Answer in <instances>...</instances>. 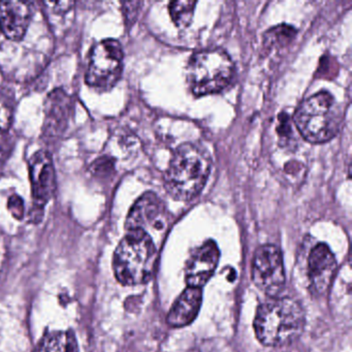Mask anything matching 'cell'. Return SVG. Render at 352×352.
I'll use <instances>...</instances> for the list:
<instances>
[{
  "label": "cell",
  "instance_id": "cell-11",
  "mask_svg": "<svg viewBox=\"0 0 352 352\" xmlns=\"http://www.w3.org/2000/svg\"><path fill=\"white\" fill-rule=\"evenodd\" d=\"M220 252L214 241H208L191 255L187 263L186 282L190 287L201 288L213 276Z\"/></svg>",
  "mask_w": 352,
  "mask_h": 352
},
{
  "label": "cell",
  "instance_id": "cell-13",
  "mask_svg": "<svg viewBox=\"0 0 352 352\" xmlns=\"http://www.w3.org/2000/svg\"><path fill=\"white\" fill-rule=\"evenodd\" d=\"M32 19L30 5L22 1H0V30L9 40L25 36Z\"/></svg>",
  "mask_w": 352,
  "mask_h": 352
},
{
  "label": "cell",
  "instance_id": "cell-18",
  "mask_svg": "<svg viewBox=\"0 0 352 352\" xmlns=\"http://www.w3.org/2000/svg\"><path fill=\"white\" fill-rule=\"evenodd\" d=\"M13 118V108L9 100L0 96V133H5L11 126Z\"/></svg>",
  "mask_w": 352,
  "mask_h": 352
},
{
  "label": "cell",
  "instance_id": "cell-12",
  "mask_svg": "<svg viewBox=\"0 0 352 352\" xmlns=\"http://www.w3.org/2000/svg\"><path fill=\"white\" fill-rule=\"evenodd\" d=\"M73 102L69 94L56 89L49 94L45 104V135L57 138L63 135L69 124Z\"/></svg>",
  "mask_w": 352,
  "mask_h": 352
},
{
  "label": "cell",
  "instance_id": "cell-4",
  "mask_svg": "<svg viewBox=\"0 0 352 352\" xmlns=\"http://www.w3.org/2000/svg\"><path fill=\"white\" fill-rule=\"evenodd\" d=\"M294 120L305 140L314 144L324 143L337 135L342 111L329 92L321 91L298 106Z\"/></svg>",
  "mask_w": 352,
  "mask_h": 352
},
{
  "label": "cell",
  "instance_id": "cell-15",
  "mask_svg": "<svg viewBox=\"0 0 352 352\" xmlns=\"http://www.w3.org/2000/svg\"><path fill=\"white\" fill-rule=\"evenodd\" d=\"M34 352H79V348L72 331H53L41 340Z\"/></svg>",
  "mask_w": 352,
  "mask_h": 352
},
{
  "label": "cell",
  "instance_id": "cell-7",
  "mask_svg": "<svg viewBox=\"0 0 352 352\" xmlns=\"http://www.w3.org/2000/svg\"><path fill=\"white\" fill-rule=\"evenodd\" d=\"M255 285L270 296H277L285 285L283 258L274 245H263L255 252L252 263Z\"/></svg>",
  "mask_w": 352,
  "mask_h": 352
},
{
  "label": "cell",
  "instance_id": "cell-16",
  "mask_svg": "<svg viewBox=\"0 0 352 352\" xmlns=\"http://www.w3.org/2000/svg\"><path fill=\"white\" fill-rule=\"evenodd\" d=\"M195 1H173L168 6L170 17L179 28H187L192 21Z\"/></svg>",
  "mask_w": 352,
  "mask_h": 352
},
{
  "label": "cell",
  "instance_id": "cell-6",
  "mask_svg": "<svg viewBox=\"0 0 352 352\" xmlns=\"http://www.w3.org/2000/svg\"><path fill=\"white\" fill-rule=\"evenodd\" d=\"M123 69L122 46L109 38L94 45L89 57L86 83L98 91L112 89L120 79Z\"/></svg>",
  "mask_w": 352,
  "mask_h": 352
},
{
  "label": "cell",
  "instance_id": "cell-9",
  "mask_svg": "<svg viewBox=\"0 0 352 352\" xmlns=\"http://www.w3.org/2000/svg\"><path fill=\"white\" fill-rule=\"evenodd\" d=\"M168 222V213L160 197L152 192L142 195L129 211L125 226L127 230L151 228L162 230Z\"/></svg>",
  "mask_w": 352,
  "mask_h": 352
},
{
  "label": "cell",
  "instance_id": "cell-8",
  "mask_svg": "<svg viewBox=\"0 0 352 352\" xmlns=\"http://www.w3.org/2000/svg\"><path fill=\"white\" fill-rule=\"evenodd\" d=\"M30 176L32 182L34 208L43 210L56 191V174L52 157L48 152H36L30 160Z\"/></svg>",
  "mask_w": 352,
  "mask_h": 352
},
{
  "label": "cell",
  "instance_id": "cell-14",
  "mask_svg": "<svg viewBox=\"0 0 352 352\" xmlns=\"http://www.w3.org/2000/svg\"><path fill=\"white\" fill-rule=\"evenodd\" d=\"M201 300V288L188 286L170 308L166 317L168 324L173 327H182L190 324L199 314Z\"/></svg>",
  "mask_w": 352,
  "mask_h": 352
},
{
  "label": "cell",
  "instance_id": "cell-5",
  "mask_svg": "<svg viewBox=\"0 0 352 352\" xmlns=\"http://www.w3.org/2000/svg\"><path fill=\"white\" fill-rule=\"evenodd\" d=\"M234 74L232 59L220 49H208L195 53L187 65V82L197 96L217 94L226 89L232 82Z\"/></svg>",
  "mask_w": 352,
  "mask_h": 352
},
{
  "label": "cell",
  "instance_id": "cell-20",
  "mask_svg": "<svg viewBox=\"0 0 352 352\" xmlns=\"http://www.w3.org/2000/svg\"><path fill=\"white\" fill-rule=\"evenodd\" d=\"M112 168V162L107 157L98 158L91 164V170L94 175H107L106 172H110V168Z\"/></svg>",
  "mask_w": 352,
  "mask_h": 352
},
{
  "label": "cell",
  "instance_id": "cell-17",
  "mask_svg": "<svg viewBox=\"0 0 352 352\" xmlns=\"http://www.w3.org/2000/svg\"><path fill=\"white\" fill-rule=\"evenodd\" d=\"M294 36H296L294 28L285 25L279 26L267 32L265 44H269L270 46L277 44L285 45L286 43L290 42Z\"/></svg>",
  "mask_w": 352,
  "mask_h": 352
},
{
  "label": "cell",
  "instance_id": "cell-10",
  "mask_svg": "<svg viewBox=\"0 0 352 352\" xmlns=\"http://www.w3.org/2000/svg\"><path fill=\"white\" fill-rule=\"evenodd\" d=\"M337 269V261L324 243L317 244L308 259V277L311 290L315 294H324L331 286Z\"/></svg>",
  "mask_w": 352,
  "mask_h": 352
},
{
  "label": "cell",
  "instance_id": "cell-21",
  "mask_svg": "<svg viewBox=\"0 0 352 352\" xmlns=\"http://www.w3.org/2000/svg\"><path fill=\"white\" fill-rule=\"evenodd\" d=\"M47 5L50 6L51 9L54 10L57 13H63L67 12L71 7H73L74 3L72 1H59V3H47Z\"/></svg>",
  "mask_w": 352,
  "mask_h": 352
},
{
  "label": "cell",
  "instance_id": "cell-2",
  "mask_svg": "<svg viewBox=\"0 0 352 352\" xmlns=\"http://www.w3.org/2000/svg\"><path fill=\"white\" fill-rule=\"evenodd\" d=\"M211 166V157L205 148L197 144H182L173 154L164 175L166 190L175 199H192L205 186Z\"/></svg>",
  "mask_w": 352,
  "mask_h": 352
},
{
  "label": "cell",
  "instance_id": "cell-19",
  "mask_svg": "<svg viewBox=\"0 0 352 352\" xmlns=\"http://www.w3.org/2000/svg\"><path fill=\"white\" fill-rule=\"evenodd\" d=\"M8 208L16 219H23L25 216V205H24L23 199L19 195H13L10 197L9 201H8Z\"/></svg>",
  "mask_w": 352,
  "mask_h": 352
},
{
  "label": "cell",
  "instance_id": "cell-1",
  "mask_svg": "<svg viewBox=\"0 0 352 352\" xmlns=\"http://www.w3.org/2000/svg\"><path fill=\"white\" fill-rule=\"evenodd\" d=\"M304 327V310L296 300L289 298L271 296L258 307L255 315V335L261 344L270 347L294 341Z\"/></svg>",
  "mask_w": 352,
  "mask_h": 352
},
{
  "label": "cell",
  "instance_id": "cell-3",
  "mask_svg": "<svg viewBox=\"0 0 352 352\" xmlns=\"http://www.w3.org/2000/svg\"><path fill=\"white\" fill-rule=\"evenodd\" d=\"M157 251L153 239L143 230H127L115 251L113 269L124 285H140L151 279L155 271Z\"/></svg>",
  "mask_w": 352,
  "mask_h": 352
}]
</instances>
